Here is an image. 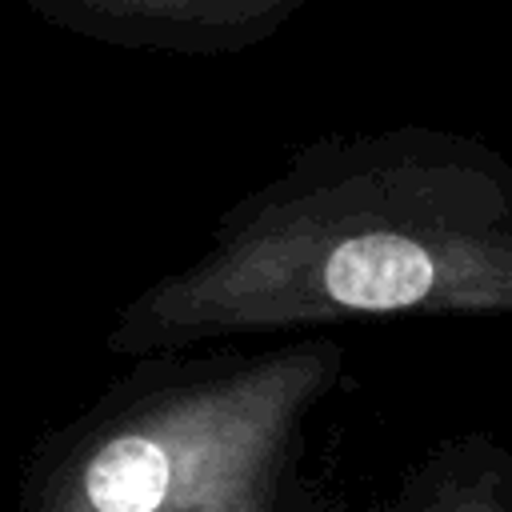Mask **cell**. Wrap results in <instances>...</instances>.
<instances>
[{"label": "cell", "mask_w": 512, "mask_h": 512, "mask_svg": "<svg viewBox=\"0 0 512 512\" xmlns=\"http://www.w3.org/2000/svg\"><path fill=\"white\" fill-rule=\"evenodd\" d=\"M512 308V168L476 136H320L232 200L204 252L128 296L104 336L156 356L372 316Z\"/></svg>", "instance_id": "1"}, {"label": "cell", "mask_w": 512, "mask_h": 512, "mask_svg": "<svg viewBox=\"0 0 512 512\" xmlns=\"http://www.w3.org/2000/svg\"><path fill=\"white\" fill-rule=\"evenodd\" d=\"M340 372L328 336L156 352L40 440L16 512H276L304 420Z\"/></svg>", "instance_id": "2"}, {"label": "cell", "mask_w": 512, "mask_h": 512, "mask_svg": "<svg viewBox=\"0 0 512 512\" xmlns=\"http://www.w3.org/2000/svg\"><path fill=\"white\" fill-rule=\"evenodd\" d=\"M48 24L84 40L176 52L228 56L276 36L308 0H24Z\"/></svg>", "instance_id": "3"}, {"label": "cell", "mask_w": 512, "mask_h": 512, "mask_svg": "<svg viewBox=\"0 0 512 512\" xmlns=\"http://www.w3.org/2000/svg\"><path fill=\"white\" fill-rule=\"evenodd\" d=\"M376 512H512V456L480 432L444 440Z\"/></svg>", "instance_id": "4"}]
</instances>
